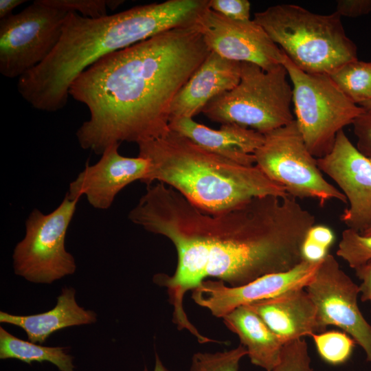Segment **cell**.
<instances>
[{
  "label": "cell",
  "mask_w": 371,
  "mask_h": 371,
  "mask_svg": "<svg viewBox=\"0 0 371 371\" xmlns=\"http://www.w3.org/2000/svg\"><path fill=\"white\" fill-rule=\"evenodd\" d=\"M128 217L176 248L175 273H157L153 282L166 288L179 326L189 322L186 293L206 278L238 286L294 268L303 260V244L315 224V216L289 195L254 197L209 214L160 182L147 186Z\"/></svg>",
  "instance_id": "6da1fadb"
},
{
  "label": "cell",
  "mask_w": 371,
  "mask_h": 371,
  "mask_svg": "<svg viewBox=\"0 0 371 371\" xmlns=\"http://www.w3.org/2000/svg\"><path fill=\"white\" fill-rule=\"evenodd\" d=\"M210 52L194 24L157 34L88 67L69 89L89 111L76 132L80 147L101 155L114 144H137L168 134L175 97Z\"/></svg>",
  "instance_id": "7a4b0ae2"
},
{
  "label": "cell",
  "mask_w": 371,
  "mask_h": 371,
  "mask_svg": "<svg viewBox=\"0 0 371 371\" xmlns=\"http://www.w3.org/2000/svg\"><path fill=\"white\" fill-rule=\"evenodd\" d=\"M208 8L209 0H167L98 19L69 12L58 45L18 79V91L37 110H60L71 83L93 63L160 33L193 25Z\"/></svg>",
  "instance_id": "3957f363"
},
{
  "label": "cell",
  "mask_w": 371,
  "mask_h": 371,
  "mask_svg": "<svg viewBox=\"0 0 371 371\" xmlns=\"http://www.w3.org/2000/svg\"><path fill=\"white\" fill-rule=\"evenodd\" d=\"M137 146L138 156L149 161L143 183L167 185L209 214L232 209L254 197L289 195L256 165L234 162L171 130Z\"/></svg>",
  "instance_id": "277c9868"
},
{
  "label": "cell",
  "mask_w": 371,
  "mask_h": 371,
  "mask_svg": "<svg viewBox=\"0 0 371 371\" xmlns=\"http://www.w3.org/2000/svg\"><path fill=\"white\" fill-rule=\"evenodd\" d=\"M253 20L305 72L331 75L358 59L357 46L336 12L322 14L282 3L255 12Z\"/></svg>",
  "instance_id": "5b68a950"
},
{
  "label": "cell",
  "mask_w": 371,
  "mask_h": 371,
  "mask_svg": "<svg viewBox=\"0 0 371 371\" xmlns=\"http://www.w3.org/2000/svg\"><path fill=\"white\" fill-rule=\"evenodd\" d=\"M292 103L293 88L282 64L266 71L241 63L237 85L210 101L201 113L211 121L236 124L265 135L295 120Z\"/></svg>",
  "instance_id": "8992f818"
},
{
  "label": "cell",
  "mask_w": 371,
  "mask_h": 371,
  "mask_svg": "<svg viewBox=\"0 0 371 371\" xmlns=\"http://www.w3.org/2000/svg\"><path fill=\"white\" fill-rule=\"evenodd\" d=\"M282 65L293 88L295 121L310 153L321 158L331 150L338 133L352 124L365 110L351 100L330 75L305 72L284 53Z\"/></svg>",
  "instance_id": "52a82bcc"
},
{
  "label": "cell",
  "mask_w": 371,
  "mask_h": 371,
  "mask_svg": "<svg viewBox=\"0 0 371 371\" xmlns=\"http://www.w3.org/2000/svg\"><path fill=\"white\" fill-rule=\"evenodd\" d=\"M264 135L254 153L255 165L289 196L315 199L321 206L332 200L348 203L341 190L324 177L295 120Z\"/></svg>",
  "instance_id": "ba28073f"
},
{
  "label": "cell",
  "mask_w": 371,
  "mask_h": 371,
  "mask_svg": "<svg viewBox=\"0 0 371 371\" xmlns=\"http://www.w3.org/2000/svg\"><path fill=\"white\" fill-rule=\"evenodd\" d=\"M78 201L65 194L47 214L32 211L25 221V236L13 251L16 275L31 282L51 284L75 273L76 261L65 249V237Z\"/></svg>",
  "instance_id": "9c48e42d"
},
{
  "label": "cell",
  "mask_w": 371,
  "mask_h": 371,
  "mask_svg": "<svg viewBox=\"0 0 371 371\" xmlns=\"http://www.w3.org/2000/svg\"><path fill=\"white\" fill-rule=\"evenodd\" d=\"M67 13L36 0L1 19V74L19 78L43 63L58 43Z\"/></svg>",
  "instance_id": "30bf717a"
},
{
  "label": "cell",
  "mask_w": 371,
  "mask_h": 371,
  "mask_svg": "<svg viewBox=\"0 0 371 371\" xmlns=\"http://www.w3.org/2000/svg\"><path fill=\"white\" fill-rule=\"evenodd\" d=\"M317 309L324 328L333 325L351 337L371 362V325L363 316L357 302L359 288L341 269L337 259L328 254L305 288Z\"/></svg>",
  "instance_id": "8fae6325"
},
{
  "label": "cell",
  "mask_w": 371,
  "mask_h": 371,
  "mask_svg": "<svg viewBox=\"0 0 371 371\" xmlns=\"http://www.w3.org/2000/svg\"><path fill=\"white\" fill-rule=\"evenodd\" d=\"M196 24L210 50L223 58L266 71L282 64L283 52L253 19L233 20L209 8Z\"/></svg>",
  "instance_id": "7c38bea8"
},
{
  "label": "cell",
  "mask_w": 371,
  "mask_h": 371,
  "mask_svg": "<svg viewBox=\"0 0 371 371\" xmlns=\"http://www.w3.org/2000/svg\"><path fill=\"white\" fill-rule=\"evenodd\" d=\"M322 173L332 179L345 195L348 207L340 216L348 229L363 234L371 227V160L361 153L344 130L331 150L317 158Z\"/></svg>",
  "instance_id": "4fadbf2b"
},
{
  "label": "cell",
  "mask_w": 371,
  "mask_h": 371,
  "mask_svg": "<svg viewBox=\"0 0 371 371\" xmlns=\"http://www.w3.org/2000/svg\"><path fill=\"white\" fill-rule=\"evenodd\" d=\"M320 262L303 260L289 271L268 274L238 286H227L221 280H205L192 290V299L212 315L223 318L238 306L305 289Z\"/></svg>",
  "instance_id": "5bb4252c"
},
{
  "label": "cell",
  "mask_w": 371,
  "mask_h": 371,
  "mask_svg": "<svg viewBox=\"0 0 371 371\" xmlns=\"http://www.w3.org/2000/svg\"><path fill=\"white\" fill-rule=\"evenodd\" d=\"M120 144H114L107 148L95 164H87L69 184L66 195L70 199L79 200L85 196L94 208L106 210L126 186L135 181L144 180L148 172V160L139 156L122 155L118 150Z\"/></svg>",
  "instance_id": "9a60e30c"
},
{
  "label": "cell",
  "mask_w": 371,
  "mask_h": 371,
  "mask_svg": "<svg viewBox=\"0 0 371 371\" xmlns=\"http://www.w3.org/2000/svg\"><path fill=\"white\" fill-rule=\"evenodd\" d=\"M240 74L241 63L211 52L175 97L170 120L201 113L210 101L236 87Z\"/></svg>",
  "instance_id": "2e32d148"
},
{
  "label": "cell",
  "mask_w": 371,
  "mask_h": 371,
  "mask_svg": "<svg viewBox=\"0 0 371 371\" xmlns=\"http://www.w3.org/2000/svg\"><path fill=\"white\" fill-rule=\"evenodd\" d=\"M284 344L326 330L319 322L315 304L305 289L249 305Z\"/></svg>",
  "instance_id": "e0dca14e"
},
{
  "label": "cell",
  "mask_w": 371,
  "mask_h": 371,
  "mask_svg": "<svg viewBox=\"0 0 371 371\" xmlns=\"http://www.w3.org/2000/svg\"><path fill=\"white\" fill-rule=\"evenodd\" d=\"M169 126L203 148L246 166L255 165L254 153L265 139L263 134L236 124L213 129L192 118L181 117L170 120Z\"/></svg>",
  "instance_id": "ac0fdd59"
},
{
  "label": "cell",
  "mask_w": 371,
  "mask_h": 371,
  "mask_svg": "<svg viewBox=\"0 0 371 371\" xmlns=\"http://www.w3.org/2000/svg\"><path fill=\"white\" fill-rule=\"evenodd\" d=\"M97 321L94 311L80 306L76 300V291L64 287L57 297L55 306L39 314L16 315L0 312V322L23 329L32 343L43 344L54 332L63 328L91 324Z\"/></svg>",
  "instance_id": "d6986e66"
},
{
  "label": "cell",
  "mask_w": 371,
  "mask_h": 371,
  "mask_svg": "<svg viewBox=\"0 0 371 371\" xmlns=\"http://www.w3.org/2000/svg\"><path fill=\"white\" fill-rule=\"evenodd\" d=\"M222 319L247 349L251 363L272 371L280 361L284 344L260 317L249 306H240Z\"/></svg>",
  "instance_id": "ffe728a7"
},
{
  "label": "cell",
  "mask_w": 371,
  "mask_h": 371,
  "mask_svg": "<svg viewBox=\"0 0 371 371\" xmlns=\"http://www.w3.org/2000/svg\"><path fill=\"white\" fill-rule=\"evenodd\" d=\"M65 347H48L19 339L0 327V359H16L26 363L49 362L60 371H74V357Z\"/></svg>",
  "instance_id": "44dd1931"
},
{
  "label": "cell",
  "mask_w": 371,
  "mask_h": 371,
  "mask_svg": "<svg viewBox=\"0 0 371 371\" xmlns=\"http://www.w3.org/2000/svg\"><path fill=\"white\" fill-rule=\"evenodd\" d=\"M340 89L355 104L371 100V61L358 59L330 75Z\"/></svg>",
  "instance_id": "7402d4cb"
},
{
  "label": "cell",
  "mask_w": 371,
  "mask_h": 371,
  "mask_svg": "<svg viewBox=\"0 0 371 371\" xmlns=\"http://www.w3.org/2000/svg\"><path fill=\"white\" fill-rule=\"evenodd\" d=\"M311 337L320 357L332 365L346 362L351 357L356 344L347 333L339 330H326Z\"/></svg>",
  "instance_id": "603a6c76"
},
{
  "label": "cell",
  "mask_w": 371,
  "mask_h": 371,
  "mask_svg": "<svg viewBox=\"0 0 371 371\" xmlns=\"http://www.w3.org/2000/svg\"><path fill=\"white\" fill-rule=\"evenodd\" d=\"M247 355L242 344L216 352H196L191 359L190 371H238L240 360Z\"/></svg>",
  "instance_id": "cb8c5ba5"
},
{
  "label": "cell",
  "mask_w": 371,
  "mask_h": 371,
  "mask_svg": "<svg viewBox=\"0 0 371 371\" xmlns=\"http://www.w3.org/2000/svg\"><path fill=\"white\" fill-rule=\"evenodd\" d=\"M337 255L356 269L371 260V235L346 228L341 234Z\"/></svg>",
  "instance_id": "d4e9b609"
},
{
  "label": "cell",
  "mask_w": 371,
  "mask_h": 371,
  "mask_svg": "<svg viewBox=\"0 0 371 371\" xmlns=\"http://www.w3.org/2000/svg\"><path fill=\"white\" fill-rule=\"evenodd\" d=\"M43 4L64 10L73 12L82 16L98 19L108 15L107 10H115L124 1L120 0H41Z\"/></svg>",
  "instance_id": "484cf974"
},
{
  "label": "cell",
  "mask_w": 371,
  "mask_h": 371,
  "mask_svg": "<svg viewBox=\"0 0 371 371\" xmlns=\"http://www.w3.org/2000/svg\"><path fill=\"white\" fill-rule=\"evenodd\" d=\"M272 371H315L306 341L302 338L284 344L280 361Z\"/></svg>",
  "instance_id": "4316f807"
},
{
  "label": "cell",
  "mask_w": 371,
  "mask_h": 371,
  "mask_svg": "<svg viewBox=\"0 0 371 371\" xmlns=\"http://www.w3.org/2000/svg\"><path fill=\"white\" fill-rule=\"evenodd\" d=\"M209 8L233 20L251 19V3L248 0H209Z\"/></svg>",
  "instance_id": "83f0119b"
},
{
  "label": "cell",
  "mask_w": 371,
  "mask_h": 371,
  "mask_svg": "<svg viewBox=\"0 0 371 371\" xmlns=\"http://www.w3.org/2000/svg\"><path fill=\"white\" fill-rule=\"evenodd\" d=\"M353 131L357 137V148L371 160V112L364 111L353 122Z\"/></svg>",
  "instance_id": "f1b7e54d"
},
{
  "label": "cell",
  "mask_w": 371,
  "mask_h": 371,
  "mask_svg": "<svg viewBox=\"0 0 371 371\" xmlns=\"http://www.w3.org/2000/svg\"><path fill=\"white\" fill-rule=\"evenodd\" d=\"M335 12L341 17H357L371 12V0H339Z\"/></svg>",
  "instance_id": "f546056e"
},
{
  "label": "cell",
  "mask_w": 371,
  "mask_h": 371,
  "mask_svg": "<svg viewBox=\"0 0 371 371\" xmlns=\"http://www.w3.org/2000/svg\"><path fill=\"white\" fill-rule=\"evenodd\" d=\"M356 276L361 280L359 288L360 299L365 302L369 301L371 311V260L355 269Z\"/></svg>",
  "instance_id": "4dcf8cb0"
},
{
  "label": "cell",
  "mask_w": 371,
  "mask_h": 371,
  "mask_svg": "<svg viewBox=\"0 0 371 371\" xmlns=\"http://www.w3.org/2000/svg\"><path fill=\"white\" fill-rule=\"evenodd\" d=\"M306 238L328 249L335 240V235L329 227L315 225Z\"/></svg>",
  "instance_id": "1f68e13d"
},
{
  "label": "cell",
  "mask_w": 371,
  "mask_h": 371,
  "mask_svg": "<svg viewBox=\"0 0 371 371\" xmlns=\"http://www.w3.org/2000/svg\"><path fill=\"white\" fill-rule=\"evenodd\" d=\"M328 249L306 238L302 249V258L304 260L319 262L327 254Z\"/></svg>",
  "instance_id": "d6a6232c"
},
{
  "label": "cell",
  "mask_w": 371,
  "mask_h": 371,
  "mask_svg": "<svg viewBox=\"0 0 371 371\" xmlns=\"http://www.w3.org/2000/svg\"><path fill=\"white\" fill-rule=\"evenodd\" d=\"M25 2L24 0H1L0 20L12 15V11Z\"/></svg>",
  "instance_id": "836d02e7"
},
{
  "label": "cell",
  "mask_w": 371,
  "mask_h": 371,
  "mask_svg": "<svg viewBox=\"0 0 371 371\" xmlns=\"http://www.w3.org/2000/svg\"><path fill=\"white\" fill-rule=\"evenodd\" d=\"M155 367L153 371H170L163 363L161 360L159 355L155 352ZM143 371H149L147 367H145Z\"/></svg>",
  "instance_id": "e575fe53"
},
{
  "label": "cell",
  "mask_w": 371,
  "mask_h": 371,
  "mask_svg": "<svg viewBox=\"0 0 371 371\" xmlns=\"http://www.w3.org/2000/svg\"><path fill=\"white\" fill-rule=\"evenodd\" d=\"M359 106L362 107L366 111L371 112V100L361 103Z\"/></svg>",
  "instance_id": "d590c367"
},
{
  "label": "cell",
  "mask_w": 371,
  "mask_h": 371,
  "mask_svg": "<svg viewBox=\"0 0 371 371\" xmlns=\"http://www.w3.org/2000/svg\"><path fill=\"white\" fill-rule=\"evenodd\" d=\"M363 235H371V227L369 228L368 230H366L363 234Z\"/></svg>",
  "instance_id": "8d00e7d4"
}]
</instances>
